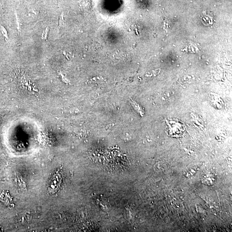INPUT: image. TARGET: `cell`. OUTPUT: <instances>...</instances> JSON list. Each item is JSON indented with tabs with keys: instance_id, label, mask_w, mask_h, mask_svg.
<instances>
[{
	"instance_id": "cell-1",
	"label": "cell",
	"mask_w": 232,
	"mask_h": 232,
	"mask_svg": "<svg viewBox=\"0 0 232 232\" xmlns=\"http://www.w3.org/2000/svg\"><path fill=\"white\" fill-rule=\"evenodd\" d=\"M62 179V172L61 170H57L53 173L47 183V190L49 193L54 194L58 191L61 186Z\"/></svg>"
},
{
	"instance_id": "cell-2",
	"label": "cell",
	"mask_w": 232,
	"mask_h": 232,
	"mask_svg": "<svg viewBox=\"0 0 232 232\" xmlns=\"http://www.w3.org/2000/svg\"><path fill=\"white\" fill-rule=\"evenodd\" d=\"M48 30H49L48 29V28H46L45 31L44 32V33H43L42 36V38L43 39H47V36L48 32Z\"/></svg>"
},
{
	"instance_id": "cell-3",
	"label": "cell",
	"mask_w": 232,
	"mask_h": 232,
	"mask_svg": "<svg viewBox=\"0 0 232 232\" xmlns=\"http://www.w3.org/2000/svg\"><path fill=\"white\" fill-rule=\"evenodd\" d=\"M1 32H2V33H3V35H4L5 36V37L7 39H8V37H7V32L6 30L5 29V28H4V27H1Z\"/></svg>"
}]
</instances>
